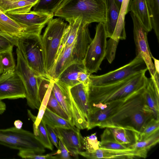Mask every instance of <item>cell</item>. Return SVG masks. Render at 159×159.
Listing matches in <instances>:
<instances>
[{"label":"cell","mask_w":159,"mask_h":159,"mask_svg":"<svg viewBox=\"0 0 159 159\" xmlns=\"http://www.w3.org/2000/svg\"><path fill=\"white\" fill-rule=\"evenodd\" d=\"M147 69L132 75L119 82L111 84L96 86L89 84L88 93L89 106L99 103L107 104L125 100L146 87Z\"/></svg>","instance_id":"cell-1"},{"label":"cell","mask_w":159,"mask_h":159,"mask_svg":"<svg viewBox=\"0 0 159 159\" xmlns=\"http://www.w3.org/2000/svg\"><path fill=\"white\" fill-rule=\"evenodd\" d=\"M107 14L105 0H64L54 13V16L67 21L81 17L83 25L104 23Z\"/></svg>","instance_id":"cell-2"},{"label":"cell","mask_w":159,"mask_h":159,"mask_svg":"<svg viewBox=\"0 0 159 159\" xmlns=\"http://www.w3.org/2000/svg\"><path fill=\"white\" fill-rule=\"evenodd\" d=\"M41 37L40 34L24 33L18 38L16 46L29 66L39 76L48 75Z\"/></svg>","instance_id":"cell-3"},{"label":"cell","mask_w":159,"mask_h":159,"mask_svg":"<svg viewBox=\"0 0 159 159\" xmlns=\"http://www.w3.org/2000/svg\"><path fill=\"white\" fill-rule=\"evenodd\" d=\"M67 26V23L61 18L52 19L48 23L41 37L45 68L48 74L57 59L61 39Z\"/></svg>","instance_id":"cell-4"},{"label":"cell","mask_w":159,"mask_h":159,"mask_svg":"<svg viewBox=\"0 0 159 159\" xmlns=\"http://www.w3.org/2000/svg\"><path fill=\"white\" fill-rule=\"evenodd\" d=\"M16 53L17 64L15 71L24 86L27 104L32 109L39 110L41 102L39 94V76L29 66L18 48L16 49Z\"/></svg>","instance_id":"cell-5"},{"label":"cell","mask_w":159,"mask_h":159,"mask_svg":"<svg viewBox=\"0 0 159 159\" xmlns=\"http://www.w3.org/2000/svg\"><path fill=\"white\" fill-rule=\"evenodd\" d=\"M145 88L127 98L116 112L101 124L99 127H116L127 129L132 116L145 105L143 94Z\"/></svg>","instance_id":"cell-6"},{"label":"cell","mask_w":159,"mask_h":159,"mask_svg":"<svg viewBox=\"0 0 159 159\" xmlns=\"http://www.w3.org/2000/svg\"><path fill=\"white\" fill-rule=\"evenodd\" d=\"M107 38L104 23H99L94 38L88 48L83 61L90 75L101 70L100 66L105 56Z\"/></svg>","instance_id":"cell-7"},{"label":"cell","mask_w":159,"mask_h":159,"mask_svg":"<svg viewBox=\"0 0 159 159\" xmlns=\"http://www.w3.org/2000/svg\"><path fill=\"white\" fill-rule=\"evenodd\" d=\"M70 88L58 80H54L52 91L58 102L74 125L80 129H87L88 123L72 98Z\"/></svg>","instance_id":"cell-8"},{"label":"cell","mask_w":159,"mask_h":159,"mask_svg":"<svg viewBox=\"0 0 159 159\" xmlns=\"http://www.w3.org/2000/svg\"><path fill=\"white\" fill-rule=\"evenodd\" d=\"M147 69L148 68L143 60L136 56L129 63L115 70L100 75L91 74L89 84L96 86L111 84Z\"/></svg>","instance_id":"cell-9"},{"label":"cell","mask_w":159,"mask_h":159,"mask_svg":"<svg viewBox=\"0 0 159 159\" xmlns=\"http://www.w3.org/2000/svg\"><path fill=\"white\" fill-rule=\"evenodd\" d=\"M130 15L133 23L134 37L136 46V56L141 58L144 61L148 70L154 81L159 75L156 72L152 60V56L148 45V32L144 28L139 21L132 12Z\"/></svg>","instance_id":"cell-10"},{"label":"cell","mask_w":159,"mask_h":159,"mask_svg":"<svg viewBox=\"0 0 159 159\" xmlns=\"http://www.w3.org/2000/svg\"><path fill=\"white\" fill-rule=\"evenodd\" d=\"M25 29V33L40 34L43 28L53 19L54 14L36 11L24 13L6 14Z\"/></svg>","instance_id":"cell-11"},{"label":"cell","mask_w":159,"mask_h":159,"mask_svg":"<svg viewBox=\"0 0 159 159\" xmlns=\"http://www.w3.org/2000/svg\"><path fill=\"white\" fill-rule=\"evenodd\" d=\"M25 98L24 86L16 71L3 73L0 76V100Z\"/></svg>","instance_id":"cell-12"},{"label":"cell","mask_w":159,"mask_h":159,"mask_svg":"<svg viewBox=\"0 0 159 159\" xmlns=\"http://www.w3.org/2000/svg\"><path fill=\"white\" fill-rule=\"evenodd\" d=\"M53 129L58 139L62 141L69 151L70 155L78 158L79 153L84 148L83 137L80 129L75 126L69 128L56 127Z\"/></svg>","instance_id":"cell-13"},{"label":"cell","mask_w":159,"mask_h":159,"mask_svg":"<svg viewBox=\"0 0 159 159\" xmlns=\"http://www.w3.org/2000/svg\"><path fill=\"white\" fill-rule=\"evenodd\" d=\"M148 152L134 149L128 150H117L99 148L95 151L89 152L81 151L79 155L88 159H134L145 158Z\"/></svg>","instance_id":"cell-14"},{"label":"cell","mask_w":159,"mask_h":159,"mask_svg":"<svg viewBox=\"0 0 159 159\" xmlns=\"http://www.w3.org/2000/svg\"><path fill=\"white\" fill-rule=\"evenodd\" d=\"M88 25H83L81 23L78 31L72 52L76 62H83L88 48L92 40Z\"/></svg>","instance_id":"cell-15"},{"label":"cell","mask_w":159,"mask_h":159,"mask_svg":"<svg viewBox=\"0 0 159 159\" xmlns=\"http://www.w3.org/2000/svg\"><path fill=\"white\" fill-rule=\"evenodd\" d=\"M74 43L63 48L58 53L56 62L48 74L52 80H57L61 74L68 66L76 62L72 52Z\"/></svg>","instance_id":"cell-16"},{"label":"cell","mask_w":159,"mask_h":159,"mask_svg":"<svg viewBox=\"0 0 159 159\" xmlns=\"http://www.w3.org/2000/svg\"><path fill=\"white\" fill-rule=\"evenodd\" d=\"M70 91L77 106L88 123L89 111L88 87L80 83L70 88Z\"/></svg>","instance_id":"cell-17"},{"label":"cell","mask_w":159,"mask_h":159,"mask_svg":"<svg viewBox=\"0 0 159 159\" xmlns=\"http://www.w3.org/2000/svg\"><path fill=\"white\" fill-rule=\"evenodd\" d=\"M129 11L136 17L148 32L152 30L151 19L146 0H131L127 9L128 12Z\"/></svg>","instance_id":"cell-18"},{"label":"cell","mask_w":159,"mask_h":159,"mask_svg":"<svg viewBox=\"0 0 159 159\" xmlns=\"http://www.w3.org/2000/svg\"><path fill=\"white\" fill-rule=\"evenodd\" d=\"M39 0H0V10L5 14L28 12Z\"/></svg>","instance_id":"cell-19"},{"label":"cell","mask_w":159,"mask_h":159,"mask_svg":"<svg viewBox=\"0 0 159 159\" xmlns=\"http://www.w3.org/2000/svg\"><path fill=\"white\" fill-rule=\"evenodd\" d=\"M143 94L146 105L152 111L154 117L159 120V92L157 90L151 78H148Z\"/></svg>","instance_id":"cell-20"},{"label":"cell","mask_w":159,"mask_h":159,"mask_svg":"<svg viewBox=\"0 0 159 159\" xmlns=\"http://www.w3.org/2000/svg\"><path fill=\"white\" fill-rule=\"evenodd\" d=\"M107 9V19L104 24L107 38L113 34L119 17L120 9L115 0H105Z\"/></svg>","instance_id":"cell-21"},{"label":"cell","mask_w":159,"mask_h":159,"mask_svg":"<svg viewBox=\"0 0 159 159\" xmlns=\"http://www.w3.org/2000/svg\"><path fill=\"white\" fill-rule=\"evenodd\" d=\"M0 29L4 33L18 38L24 33L25 28L0 10Z\"/></svg>","instance_id":"cell-22"},{"label":"cell","mask_w":159,"mask_h":159,"mask_svg":"<svg viewBox=\"0 0 159 159\" xmlns=\"http://www.w3.org/2000/svg\"><path fill=\"white\" fill-rule=\"evenodd\" d=\"M86 69L83 62H76L67 68L60 75L57 80L70 87L80 83L78 78L79 72Z\"/></svg>","instance_id":"cell-23"},{"label":"cell","mask_w":159,"mask_h":159,"mask_svg":"<svg viewBox=\"0 0 159 159\" xmlns=\"http://www.w3.org/2000/svg\"><path fill=\"white\" fill-rule=\"evenodd\" d=\"M107 128L114 140L119 143L130 147L137 141V134L133 131L120 127Z\"/></svg>","instance_id":"cell-24"},{"label":"cell","mask_w":159,"mask_h":159,"mask_svg":"<svg viewBox=\"0 0 159 159\" xmlns=\"http://www.w3.org/2000/svg\"><path fill=\"white\" fill-rule=\"evenodd\" d=\"M82 19L81 17H79L67 21L69 24L63 34L58 53L64 48L70 46L74 43Z\"/></svg>","instance_id":"cell-25"},{"label":"cell","mask_w":159,"mask_h":159,"mask_svg":"<svg viewBox=\"0 0 159 159\" xmlns=\"http://www.w3.org/2000/svg\"><path fill=\"white\" fill-rule=\"evenodd\" d=\"M42 120L46 125L54 128H69L75 126L72 121L61 117L46 108Z\"/></svg>","instance_id":"cell-26"},{"label":"cell","mask_w":159,"mask_h":159,"mask_svg":"<svg viewBox=\"0 0 159 159\" xmlns=\"http://www.w3.org/2000/svg\"><path fill=\"white\" fill-rule=\"evenodd\" d=\"M148 7L152 29L159 42V0H146Z\"/></svg>","instance_id":"cell-27"},{"label":"cell","mask_w":159,"mask_h":159,"mask_svg":"<svg viewBox=\"0 0 159 159\" xmlns=\"http://www.w3.org/2000/svg\"><path fill=\"white\" fill-rule=\"evenodd\" d=\"M159 141V130L148 137L143 139L137 141L134 144L130 146V148L137 150L148 152L152 147L156 145Z\"/></svg>","instance_id":"cell-28"},{"label":"cell","mask_w":159,"mask_h":159,"mask_svg":"<svg viewBox=\"0 0 159 159\" xmlns=\"http://www.w3.org/2000/svg\"><path fill=\"white\" fill-rule=\"evenodd\" d=\"M54 80H52L48 87L42 101L39 112L35 121L33 123V128L34 134L37 136L38 135L37 129L38 126L41 122L46 110L48 103L53 85Z\"/></svg>","instance_id":"cell-29"},{"label":"cell","mask_w":159,"mask_h":159,"mask_svg":"<svg viewBox=\"0 0 159 159\" xmlns=\"http://www.w3.org/2000/svg\"><path fill=\"white\" fill-rule=\"evenodd\" d=\"M64 0H39L34 6L33 11L54 14L56 10Z\"/></svg>","instance_id":"cell-30"},{"label":"cell","mask_w":159,"mask_h":159,"mask_svg":"<svg viewBox=\"0 0 159 159\" xmlns=\"http://www.w3.org/2000/svg\"><path fill=\"white\" fill-rule=\"evenodd\" d=\"M0 144L19 150H29L24 144L10 137L5 129H0Z\"/></svg>","instance_id":"cell-31"},{"label":"cell","mask_w":159,"mask_h":159,"mask_svg":"<svg viewBox=\"0 0 159 159\" xmlns=\"http://www.w3.org/2000/svg\"><path fill=\"white\" fill-rule=\"evenodd\" d=\"M13 49L0 53V58L3 73H9L15 70L16 65L12 54Z\"/></svg>","instance_id":"cell-32"},{"label":"cell","mask_w":159,"mask_h":159,"mask_svg":"<svg viewBox=\"0 0 159 159\" xmlns=\"http://www.w3.org/2000/svg\"><path fill=\"white\" fill-rule=\"evenodd\" d=\"M37 132L38 135L36 136L43 146L45 148L52 150L53 144L49 139L46 125L42 120L38 126Z\"/></svg>","instance_id":"cell-33"},{"label":"cell","mask_w":159,"mask_h":159,"mask_svg":"<svg viewBox=\"0 0 159 159\" xmlns=\"http://www.w3.org/2000/svg\"><path fill=\"white\" fill-rule=\"evenodd\" d=\"M47 107L61 117L72 121L58 102L52 91L51 93Z\"/></svg>","instance_id":"cell-34"},{"label":"cell","mask_w":159,"mask_h":159,"mask_svg":"<svg viewBox=\"0 0 159 159\" xmlns=\"http://www.w3.org/2000/svg\"><path fill=\"white\" fill-rule=\"evenodd\" d=\"M159 129V120L154 118L151 119L147 123L144 129L138 136L137 141L146 138Z\"/></svg>","instance_id":"cell-35"},{"label":"cell","mask_w":159,"mask_h":159,"mask_svg":"<svg viewBox=\"0 0 159 159\" xmlns=\"http://www.w3.org/2000/svg\"><path fill=\"white\" fill-rule=\"evenodd\" d=\"M18 155L23 158L36 159H58L56 155L53 154L46 155L38 154L34 151L30 150H19Z\"/></svg>","instance_id":"cell-36"},{"label":"cell","mask_w":159,"mask_h":159,"mask_svg":"<svg viewBox=\"0 0 159 159\" xmlns=\"http://www.w3.org/2000/svg\"><path fill=\"white\" fill-rule=\"evenodd\" d=\"M99 143L96 133L83 137L84 148L87 152H92L98 149L99 148Z\"/></svg>","instance_id":"cell-37"},{"label":"cell","mask_w":159,"mask_h":159,"mask_svg":"<svg viewBox=\"0 0 159 159\" xmlns=\"http://www.w3.org/2000/svg\"><path fill=\"white\" fill-rule=\"evenodd\" d=\"M99 148L109 150H128L133 149L119 143L114 140H105L100 141Z\"/></svg>","instance_id":"cell-38"},{"label":"cell","mask_w":159,"mask_h":159,"mask_svg":"<svg viewBox=\"0 0 159 159\" xmlns=\"http://www.w3.org/2000/svg\"><path fill=\"white\" fill-rule=\"evenodd\" d=\"M107 41L105 57L108 61L111 63L115 57L116 51L119 41L115 40L111 38Z\"/></svg>","instance_id":"cell-39"},{"label":"cell","mask_w":159,"mask_h":159,"mask_svg":"<svg viewBox=\"0 0 159 159\" xmlns=\"http://www.w3.org/2000/svg\"><path fill=\"white\" fill-rule=\"evenodd\" d=\"M58 141L57 150L56 152L54 153V155L57 156L58 159H70L71 158L70 152L64 144L59 139H58Z\"/></svg>","instance_id":"cell-40"},{"label":"cell","mask_w":159,"mask_h":159,"mask_svg":"<svg viewBox=\"0 0 159 159\" xmlns=\"http://www.w3.org/2000/svg\"><path fill=\"white\" fill-rule=\"evenodd\" d=\"M14 45L7 38L0 34V53L13 49Z\"/></svg>","instance_id":"cell-41"},{"label":"cell","mask_w":159,"mask_h":159,"mask_svg":"<svg viewBox=\"0 0 159 159\" xmlns=\"http://www.w3.org/2000/svg\"><path fill=\"white\" fill-rule=\"evenodd\" d=\"M90 75L87 72L86 69L80 71L78 75V81L86 86L88 87L90 82L89 76Z\"/></svg>","instance_id":"cell-42"},{"label":"cell","mask_w":159,"mask_h":159,"mask_svg":"<svg viewBox=\"0 0 159 159\" xmlns=\"http://www.w3.org/2000/svg\"><path fill=\"white\" fill-rule=\"evenodd\" d=\"M46 127L48 137L51 143L57 148L59 143L58 138L53 128L47 125H46Z\"/></svg>","instance_id":"cell-43"},{"label":"cell","mask_w":159,"mask_h":159,"mask_svg":"<svg viewBox=\"0 0 159 159\" xmlns=\"http://www.w3.org/2000/svg\"><path fill=\"white\" fill-rule=\"evenodd\" d=\"M0 34L2 35L7 38L13 43L14 45H15L16 46H17V40L18 38L13 37L4 33L2 32L0 29Z\"/></svg>","instance_id":"cell-44"},{"label":"cell","mask_w":159,"mask_h":159,"mask_svg":"<svg viewBox=\"0 0 159 159\" xmlns=\"http://www.w3.org/2000/svg\"><path fill=\"white\" fill-rule=\"evenodd\" d=\"M154 61V66L156 72L159 74V61L152 56V57Z\"/></svg>","instance_id":"cell-45"},{"label":"cell","mask_w":159,"mask_h":159,"mask_svg":"<svg viewBox=\"0 0 159 159\" xmlns=\"http://www.w3.org/2000/svg\"><path fill=\"white\" fill-rule=\"evenodd\" d=\"M22 122L20 120H16L14 123V127L17 129H21L23 125Z\"/></svg>","instance_id":"cell-46"},{"label":"cell","mask_w":159,"mask_h":159,"mask_svg":"<svg viewBox=\"0 0 159 159\" xmlns=\"http://www.w3.org/2000/svg\"><path fill=\"white\" fill-rule=\"evenodd\" d=\"M6 105L4 102L0 100V114H3L6 111Z\"/></svg>","instance_id":"cell-47"},{"label":"cell","mask_w":159,"mask_h":159,"mask_svg":"<svg viewBox=\"0 0 159 159\" xmlns=\"http://www.w3.org/2000/svg\"><path fill=\"white\" fill-rule=\"evenodd\" d=\"M28 113L29 117L32 120L33 122H34L35 121L36 116H34L29 110H28Z\"/></svg>","instance_id":"cell-48"},{"label":"cell","mask_w":159,"mask_h":159,"mask_svg":"<svg viewBox=\"0 0 159 159\" xmlns=\"http://www.w3.org/2000/svg\"><path fill=\"white\" fill-rule=\"evenodd\" d=\"M123 0H115L119 8L120 9Z\"/></svg>","instance_id":"cell-49"},{"label":"cell","mask_w":159,"mask_h":159,"mask_svg":"<svg viewBox=\"0 0 159 159\" xmlns=\"http://www.w3.org/2000/svg\"><path fill=\"white\" fill-rule=\"evenodd\" d=\"M3 70L1 63L0 58V75L2 74L3 73Z\"/></svg>","instance_id":"cell-50"}]
</instances>
